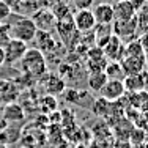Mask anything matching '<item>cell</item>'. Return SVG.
<instances>
[{
    "label": "cell",
    "mask_w": 148,
    "mask_h": 148,
    "mask_svg": "<svg viewBox=\"0 0 148 148\" xmlns=\"http://www.w3.org/2000/svg\"><path fill=\"white\" fill-rule=\"evenodd\" d=\"M35 43L38 44V51H51L52 49V44H54V40H52L51 33L49 32H43V30H38L36 35H35Z\"/></svg>",
    "instance_id": "19"
},
{
    "label": "cell",
    "mask_w": 148,
    "mask_h": 148,
    "mask_svg": "<svg viewBox=\"0 0 148 148\" xmlns=\"http://www.w3.org/2000/svg\"><path fill=\"white\" fill-rule=\"evenodd\" d=\"M139 43H140V46H142L145 55H148V33H143L142 36L139 38Z\"/></svg>",
    "instance_id": "30"
},
{
    "label": "cell",
    "mask_w": 148,
    "mask_h": 148,
    "mask_svg": "<svg viewBox=\"0 0 148 148\" xmlns=\"http://www.w3.org/2000/svg\"><path fill=\"white\" fill-rule=\"evenodd\" d=\"M95 32H91L93 33V40H95V44H96V47L103 49L106 44H107V41L110 40V36L114 33H112V25H101V24H96V27L93 29Z\"/></svg>",
    "instance_id": "14"
},
{
    "label": "cell",
    "mask_w": 148,
    "mask_h": 148,
    "mask_svg": "<svg viewBox=\"0 0 148 148\" xmlns=\"http://www.w3.org/2000/svg\"><path fill=\"white\" fill-rule=\"evenodd\" d=\"M29 46L22 41L17 40H10L8 44L3 47V54H5V63L6 65H14V63H19L21 58L24 57V54L27 52Z\"/></svg>",
    "instance_id": "3"
},
{
    "label": "cell",
    "mask_w": 148,
    "mask_h": 148,
    "mask_svg": "<svg viewBox=\"0 0 148 148\" xmlns=\"http://www.w3.org/2000/svg\"><path fill=\"white\" fill-rule=\"evenodd\" d=\"M73 3L77 11H82V10H91V6L95 5V0H73Z\"/></svg>",
    "instance_id": "25"
},
{
    "label": "cell",
    "mask_w": 148,
    "mask_h": 148,
    "mask_svg": "<svg viewBox=\"0 0 148 148\" xmlns=\"http://www.w3.org/2000/svg\"><path fill=\"white\" fill-rule=\"evenodd\" d=\"M21 69L22 73H25L27 76L32 77H43L47 74V62L46 57L41 51H38L36 47H29L27 52L24 54V57L21 58Z\"/></svg>",
    "instance_id": "2"
},
{
    "label": "cell",
    "mask_w": 148,
    "mask_h": 148,
    "mask_svg": "<svg viewBox=\"0 0 148 148\" xmlns=\"http://www.w3.org/2000/svg\"><path fill=\"white\" fill-rule=\"evenodd\" d=\"M114 17L115 21H129L132 17H136L137 11L136 8L128 2V0H121V2H117L114 3ZM114 21V22H115Z\"/></svg>",
    "instance_id": "12"
},
{
    "label": "cell",
    "mask_w": 148,
    "mask_h": 148,
    "mask_svg": "<svg viewBox=\"0 0 148 148\" xmlns=\"http://www.w3.org/2000/svg\"><path fill=\"white\" fill-rule=\"evenodd\" d=\"M123 85L125 91L132 93V91H143L148 88V71H142L134 76H125L123 77Z\"/></svg>",
    "instance_id": "8"
},
{
    "label": "cell",
    "mask_w": 148,
    "mask_h": 148,
    "mask_svg": "<svg viewBox=\"0 0 148 148\" xmlns=\"http://www.w3.org/2000/svg\"><path fill=\"white\" fill-rule=\"evenodd\" d=\"M110 148H132V145L129 143V140H120V139H115Z\"/></svg>",
    "instance_id": "29"
},
{
    "label": "cell",
    "mask_w": 148,
    "mask_h": 148,
    "mask_svg": "<svg viewBox=\"0 0 148 148\" xmlns=\"http://www.w3.org/2000/svg\"><path fill=\"white\" fill-rule=\"evenodd\" d=\"M91 13H93V16H95L96 24H101V25H112L114 21H115L112 3H107V2L98 3V5H95V8L91 10Z\"/></svg>",
    "instance_id": "9"
},
{
    "label": "cell",
    "mask_w": 148,
    "mask_h": 148,
    "mask_svg": "<svg viewBox=\"0 0 148 148\" xmlns=\"http://www.w3.org/2000/svg\"><path fill=\"white\" fill-rule=\"evenodd\" d=\"M32 19H33L36 29L43 30V32H49L55 25V22H57L55 16L52 14V11H49V10H40L38 13H35Z\"/></svg>",
    "instance_id": "11"
},
{
    "label": "cell",
    "mask_w": 148,
    "mask_h": 148,
    "mask_svg": "<svg viewBox=\"0 0 148 148\" xmlns=\"http://www.w3.org/2000/svg\"><path fill=\"white\" fill-rule=\"evenodd\" d=\"M11 8H10L6 3H3L2 0H0V22H6L8 21V17L11 16Z\"/></svg>",
    "instance_id": "26"
},
{
    "label": "cell",
    "mask_w": 148,
    "mask_h": 148,
    "mask_svg": "<svg viewBox=\"0 0 148 148\" xmlns=\"http://www.w3.org/2000/svg\"><path fill=\"white\" fill-rule=\"evenodd\" d=\"M0 148H6V145H3V143H0Z\"/></svg>",
    "instance_id": "32"
},
{
    "label": "cell",
    "mask_w": 148,
    "mask_h": 148,
    "mask_svg": "<svg viewBox=\"0 0 148 148\" xmlns=\"http://www.w3.org/2000/svg\"><path fill=\"white\" fill-rule=\"evenodd\" d=\"M114 2H115V3H117V2H121V0H114Z\"/></svg>",
    "instance_id": "33"
},
{
    "label": "cell",
    "mask_w": 148,
    "mask_h": 148,
    "mask_svg": "<svg viewBox=\"0 0 148 148\" xmlns=\"http://www.w3.org/2000/svg\"><path fill=\"white\" fill-rule=\"evenodd\" d=\"M103 54L106 58H110L112 62H121L125 57V43L115 35H112L107 44L103 47Z\"/></svg>",
    "instance_id": "7"
},
{
    "label": "cell",
    "mask_w": 148,
    "mask_h": 148,
    "mask_svg": "<svg viewBox=\"0 0 148 148\" xmlns=\"http://www.w3.org/2000/svg\"><path fill=\"white\" fill-rule=\"evenodd\" d=\"M125 57H134V58L145 57V52H143L139 41H128V44H125Z\"/></svg>",
    "instance_id": "21"
},
{
    "label": "cell",
    "mask_w": 148,
    "mask_h": 148,
    "mask_svg": "<svg viewBox=\"0 0 148 148\" xmlns=\"http://www.w3.org/2000/svg\"><path fill=\"white\" fill-rule=\"evenodd\" d=\"M0 24H2V22H0Z\"/></svg>",
    "instance_id": "34"
},
{
    "label": "cell",
    "mask_w": 148,
    "mask_h": 148,
    "mask_svg": "<svg viewBox=\"0 0 148 148\" xmlns=\"http://www.w3.org/2000/svg\"><path fill=\"white\" fill-rule=\"evenodd\" d=\"M3 63H5V54H3V49L0 47V66H2Z\"/></svg>",
    "instance_id": "31"
},
{
    "label": "cell",
    "mask_w": 148,
    "mask_h": 148,
    "mask_svg": "<svg viewBox=\"0 0 148 148\" xmlns=\"http://www.w3.org/2000/svg\"><path fill=\"white\" fill-rule=\"evenodd\" d=\"M128 103L131 107L136 109H143L148 104V91H132V93H128Z\"/></svg>",
    "instance_id": "18"
},
{
    "label": "cell",
    "mask_w": 148,
    "mask_h": 148,
    "mask_svg": "<svg viewBox=\"0 0 148 148\" xmlns=\"http://www.w3.org/2000/svg\"><path fill=\"white\" fill-rule=\"evenodd\" d=\"M6 24L10 25V33H11L13 40L22 41L25 44H29L35 40V35H36L38 29L32 17L17 14V13H11Z\"/></svg>",
    "instance_id": "1"
},
{
    "label": "cell",
    "mask_w": 148,
    "mask_h": 148,
    "mask_svg": "<svg viewBox=\"0 0 148 148\" xmlns=\"http://www.w3.org/2000/svg\"><path fill=\"white\" fill-rule=\"evenodd\" d=\"M73 24H74V29L79 33H90L96 27V21H95L91 10L76 11V14L73 16Z\"/></svg>",
    "instance_id": "6"
},
{
    "label": "cell",
    "mask_w": 148,
    "mask_h": 148,
    "mask_svg": "<svg viewBox=\"0 0 148 148\" xmlns=\"http://www.w3.org/2000/svg\"><path fill=\"white\" fill-rule=\"evenodd\" d=\"M104 74L107 76V79H120V80H123V77H125L120 62H109L107 65H106V68H104Z\"/></svg>",
    "instance_id": "20"
},
{
    "label": "cell",
    "mask_w": 148,
    "mask_h": 148,
    "mask_svg": "<svg viewBox=\"0 0 148 148\" xmlns=\"http://www.w3.org/2000/svg\"><path fill=\"white\" fill-rule=\"evenodd\" d=\"M136 128L132 121H129L128 118H118L117 120V125L114 126V131H115V139L120 140H129V136H131L132 129Z\"/></svg>",
    "instance_id": "16"
},
{
    "label": "cell",
    "mask_w": 148,
    "mask_h": 148,
    "mask_svg": "<svg viewBox=\"0 0 148 148\" xmlns=\"http://www.w3.org/2000/svg\"><path fill=\"white\" fill-rule=\"evenodd\" d=\"M137 27H139L137 17H132L129 21H115L112 24V33L121 41H129V38L136 33Z\"/></svg>",
    "instance_id": "5"
},
{
    "label": "cell",
    "mask_w": 148,
    "mask_h": 148,
    "mask_svg": "<svg viewBox=\"0 0 148 148\" xmlns=\"http://www.w3.org/2000/svg\"><path fill=\"white\" fill-rule=\"evenodd\" d=\"M107 76L104 74V71H98V73H91L88 76V88L91 91H96V93H99L101 88L106 85V82H107Z\"/></svg>",
    "instance_id": "17"
},
{
    "label": "cell",
    "mask_w": 148,
    "mask_h": 148,
    "mask_svg": "<svg viewBox=\"0 0 148 148\" xmlns=\"http://www.w3.org/2000/svg\"><path fill=\"white\" fill-rule=\"evenodd\" d=\"M125 76H134L142 71H147V57L134 58V57H125L120 62Z\"/></svg>",
    "instance_id": "10"
},
{
    "label": "cell",
    "mask_w": 148,
    "mask_h": 148,
    "mask_svg": "<svg viewBox=\"0 0 148 148\" xmlns=\"http://www.w3.org/2000/svg\"><path fill=\"white\" fill-rule=\"evenodd\" d=\"M110 104L112 103L106 101L104 98H98V99H95L93 104H91V110H93L98 117H106V115H109V112H110Z\"/></svg>",
    "instance_id": "22"
},
{
    "label": "cell",
    "mask_w": 148,
    "mask_h": 148,
    "mask_svg": "<svg viewBox=\"0 0 148 148\" xmlns=\"http://www.w3.org/2000/svg\"><path fill=\"white\" fill-rule=\"evenodd\" d=\"M3 120L6 123H19L25 118V112L17 103H10L3 107Z\"/></svg>",
    "instance_id": "13"
},
{
    "label": "cell",
    "mask_w": 148,
    "mask_h": 148,
    "mask_svg": "<svg viewBox=\"0 0 148 148\" xmlns=\"http://www.w3.org/2000/svg\"><path fill=\"white\" fill-rule=\"evenodd\" d=\"M66 88L65 85V79L62 76H57V74H49L46 77V90L51 96H55V95L63 93Z\"/></svg>",
    "instance_id": "15"
},
{
    "label": "cell",
    "mask_w": 148,
    "mask_h": 148,
    "mask_svg": "<svg viewBox=\"0 0 148 148\" xmlns=\"http://www.w3.org/2000/svg\"><path fill=\"white\" fill-rule=\"evenodd\" d=\"M63 95H65V99L68 101V103H79V91H76V90H66L65 88Z\"/></svg>",
    "instance_id": "27"
},
{
    "label": "cell",
    "mask_w": 148,
    "mask_h": 148,
    "mask_svg": "<svg viewBox=\"0 0 148 148\" xmlns=\"http://www.w3.org/2000/svg\"><path fill=\"white\" fill-rule=\"evenodd\" d=\"M101 98H104L109 103H115V101L121 99L125 96V85H123V80L120 79H109L106 82V85L101 88Z\"/></svg>",
    "instance_id": "4"
},
{
    "label": "cell",
    "mask_w": 148,
    "mask_h": 148,
    "mask_svg": "<svg viewBox=\"0 0 148 148\" xmlns=\"http://www.w3.org/2000/svg\"><path fill=\"white\" fill-rule=\"evenodd\" d=\"M3 3H6V5L11 8V11L13 13H16V11H19L21 10V6L24 5V0H2Z\"/></svg>",
    "instance_id": "28"
},
{
    "label": "cell",
    "mask_w": 148,
    "mask_h": 148,
    "mask_svg": "<svg viewBox=\"0 0 148 148\" xmlns=\"http://www.w3.org/2000/svg\"><path fill=\"white\" fill-rule=\"evenodd\" d=\"M129 143L134 147H142L145 143V131H140L139 128H134L131 136H129Z\"/></svg>",
    "instance_id": "23"
},
{
    "label": "cell",
    "mask_w": 148,
    "mask_h": 148,
    "mask_svg": "<svg viewBox=\"0 0 148 148\" xmlns=\"http://www.w3.org/2000/svg\"><path fill=\"white\" fill-rule=\"evenodd\" d=\"M11 40V33H10V25L6 22L0 24V47H5L8 41Z\"/></svg>",
    "instance_id": "24"
}]
</instances>
